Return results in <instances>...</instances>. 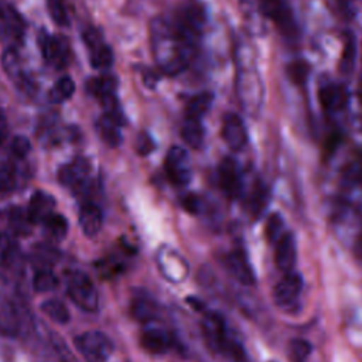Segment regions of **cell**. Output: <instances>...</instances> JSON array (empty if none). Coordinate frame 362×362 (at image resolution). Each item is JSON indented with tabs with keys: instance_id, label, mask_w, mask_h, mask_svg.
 <instances>
[{
	"instance_id": "obj_1",
	"label": "cell",
	"mask_w": 362,
	"mask_h": 362,
	"mask_svg": "<svg viewBox=\"0 0 362 362\" xmlns=\"http://www.w3.org/2000/svg\"><path fill=\"white\" fill-rule=\"evenodd\" d=\"M151 49L158 68L167 75L184 71L195 51V45L188 42L167 18L157 17L150 27Z\"/></svg>"
},
{
	"instance_id": "obj_34",
	"label": "cell",
	"mask_w": 362,
	"mask_h": 362,
	"mask_svg": "<svg viewBox=\"0 0 362 362\" xmlns=\"http://www.w3.org/2000/svg\"><path fill=\"white\" fill-rule=\"evenodd\" d=\"M355 57H356V45L354 37H348L344 44V51L339 61V69L345 74H349L354 69L355 65Z\"/></svg>"
},
{
	"instance_id": "obj_45",
	"label": "cell",
	"mask_w": 362,
	"mask_h": 362,
	"mask_svg": "<svg viewBox=\"0 0 362 362\" xmlns=\"http://www.w3.org/2000/svg\"><path fill=\"white\" fill-rule=\"evenodd\" d=\"M136 148L140 154H147L153 148V141L147 134H140L136 143Z\"/></svg>"
},
{
	"instance_id": "obj_25",
	"label": "cell",
	"mask_w": 362,
	"mask_h": 362,
	"mask_svg": "<svg viewBox=\"0 0 362 362\" xmlns=\"http://www.w3.org/2000/svg\"><path fill=\"white\" fill-rule=\"evenodd\" d=\"M181 136L182 140L192 148L201 147L204 141V127L201 123V119L187 117L184 120V124L181 127Z\"/></svg>"
},
{
	"instance_id": "obj_17",
	"label": "cell",
	"mask_w": 362,
	"mask_h": 362,
	"mask_svg": "<svg viewBox=\"0 0 362 362\" xmlns=\"http://www.w3.org/2000/svg\"><path fill=\"white\" fill-rule=\"evenodd\" d=\"M24 33L21 16L11 7L0 3V38L20 40Z\"/></svg>"
},
{
	"instance_id": "obj_30",
	"label": "cell",
	"mask_w": 362,
	"mask_h": 362,
	"mask_svg": "<svg viewBox=\"0 0 362 362\" xmlns=\"http://www.w3.org/2000/svg\"><path fill=\"white\" fill-rule=\"evenodd\" d=\"M119 126L115 120H112L109 116L103 115L99 122H98V130H99V134L100 137L109 144V146H117L122 140V136H120V130H119Z\"/></svg>"
},
{
	"instance_id": "obj_2",
	"label": "cell",
	"mask_w": 362,
	"mask_h": 362,
	"mask_svg": "<svg viewBox=\"0 0 362 362\" xmlns=\"http://www.w3.org/2000/svg\"><path fill=\"white\" fill-rule=\"evenodd\" d=\"M236 64V96L242 107L247 112H256L264 96V86L257 69L253 52L247 42H239L235 49Z\"/></svg>"
},
{
	"instance_id": "obj_16",
	"label": "cell",
	"mask_w": 362,
	"mask_h": 362,
	"mask_svg": "<svg viewBox=\"0 0 362 362\" xmlns=\"http://www.w3.org/2000/svg\"><path fill=\"white\" fill-rule=\"evenodd\" d=\"M57 206V202L54 197L44 191H37L33 194L27 215L31 223H42L48 216L54 214V209Z\"/></svg>"
},
{
	"instance_id": "obj_32",
	"label": "cell",
	"mask_w": 362,
	"mask_h": 362,
	"mask_svg": "<svg viewBox=\"0 0 362 362\" xmlns=\"http://www.w3.org/2000/svg\"><path fill=\"white\" fill-rule=\"evenodd\" d=\"M57 284H58V279L51 269H38L34 276V280H33L34 288L40 293L49 291V290L55 288Z\"/></svg>"
},
{
	"instance_id": "obj_10",
	"label": "cell",
	"mask_w": 362,
	"mask_h": 362,
	"mask_svg": "<svg viewBox=\"0 0 362 362\" xmlns=\"http://www.w3.org/2000/svg\"><path fill=\"white\" fill-rule=\"evenodd\" d=\"M83 41L89 49V61L93 68H109L113 64V52L107 44L103 42L102 35L95 28H86L83 31Z\"/></svg>"
},
{
	"instance_id": "obj_40",
	"label": "cell",
	"mask_w": 362,
	"mask_h": 362,
	"mask_svg": "<svg viewBox=\"0 0 362 362\" xmlns=\"http://www.w3.org/2000/svg\"><path fill=\"white\" fill-rule=\"evenodd\" d=\"M287 74L293 82L303 83L308 76V65L304 61L291 62L287 68Z\"/></svg>"
},
{
	"instance_id": "obj_42",
	"label": "cell",
	"mask_w": 362,
	"mask_h": 362,
	"mask_svg": "<svg viewBox=\"0 0 362 362\" xmlns=\"http://www.w3.org/2000/svg\"><path fill=\"white\" fill-rule=\"evenodd\" d=\"M16 185V174L11 167H0V191H10Z\"/></svg>"
},
{
	"instance_id": "obj_20",
	"label": "cell",
	"mask_w": 362,
	"mask_h": 362,
	"mask_svg": "<svg viewBox=\"0 0 362 362\" xmlns=\"http://www.w3.org/2000/svg\"><path fill=\"white\" fill-rule=\"evenodd\" d=\"M141 346L150 354H164L173 346V339L168 332L160 328H150L141 334Z\"/></svg>"
},
{
	"instance_id": "obj_46",
	"label": "cell",
	"mask_w": 362,
	"mask_h": 362,
	"mask_svg": "<svg viewBox=\"0 0 362 362\" xmlns=\"http://www.w3.org/2000/svg\"><path fill=\"white\" fill-rule=\"evenodd\" d=\"M185 198H187V197H185ZM185 208H187L188 211L197 209V198H194V197H188V198L185 199Z\"/></svg>"
},
{
	"instance_id": "obj_12",
	"label": "cell",
	"mask_w": 362,
	"mask_h": 362,
	"mask_svg": "<svg viewBox=\"0 0 362 362\" xmlns=\"http://www.w3.org/2000/svg\"><path fill=\"white\" fill-rule=\"evenodd\" d=\"M90 165L86 158L78 157L74 161L62 165L58 171V180L65 187L74 189H82L88 184Z\"/></svg>"
},
{
	"instance_id": "obj_4",
	"label": "cell",
	"mask_w": 362,
	"mask_h": 362,
	"mask_svg": "<svg viewBox=\"0 0 362 362\" xmlns=\"http://www.w3.org/2000/svg\"><path fill=\"white\" fill-rule=\"evenodd\" d=\"M75 345L86 362H106L113 352L112 339L100 331H86L75 338Z\"/></svg>"
},
{
	"instance_id": "obj_19",
	"label": "cell",
	"mask_w": 362,
	"mask_h": 362,
	"mask_svg": "<svg viewBox=\"0 0 362 362\" xmlns=\"http://www.w3.org/2000/svg\"><path fill=\"white\" fill-rule=\"evenodd\" d=\"M202 331H204V335H205L208 344L212 348H215L216 351H219L221 345L223 344L225 338L228 337L222 317L215 313L206 314V317L202 321Z\"/></svg>"
},
{
	"instance_id": "obj_24",
	"label": "cell",
	"mask_w": 362,
	"mask_h": 362,
	"mask_svg": "<svg viewBox=\"0 0 362 362\" xmlns=\"http://www.w3.org/2000/svg\"><path fill=\"white\" fill-rule=\"evenodd\" d=\"M116 88H117V81L113 75H102L98 78H90L86 83L88 92L99 98L100 100L115 96Z\"/></svg>"
},
{
	"instance_id": "obj_7",
	"label": "cell",
	"mask_w": 362,
	"mask_h": 362,
	"mask_svg": "<svg viewBox=\"0 0 362 362\" xmlns=\"http://www.w3.org/2000/svg\"><path fill=\"white\" fill-rule=\"evenodd\" d=\"M165 173L170 181L175 185H185L191 181L192 168H191V160L185 148L180 146H173L164 161Z\"/></svg>"
},
{
	"instance_id": "obj_47",
	"label": "cell",
	"mask_w": 362,
	"mask_h": 362,
	"mask_svg": "<svg viewBox=\"0 0 362 362\" xmlns=\"http://www.w3.org/2000/svg\"><path fill=\"white\" fill-rule=\"evenodd\" d=\"M356 253L362 259V233H361V236L358 238V242H356Z\"/></svg>"
},
{
	"instance_id": "obj_22",
	"label": "cell",
	"mask_w": 362,
	"mask_h": 362,
	"mask_svg": "<svg viewBox=\"0 0 362 362\" xmlns=\"http://www.w3.org/2000/svg\"><path fill=\"white\" fill-rule=\"evenodd\" d=\"M79 223L85 235L95 236L102 226V211L95 202H83L79 209Z\"/></svg>"
},
{
	"instance_id": "obj_26",
	"label": "cell",
	"mask_w": 362,
	"mask_h": 362,
	"mask_svg": "<svg viewBox=\"0 0 362 362\" xmlns=\"http://www.w3.org/2000/svg\"><path fill=\"white\" fill-rule=\"evenodd\" d=\"M130 313L137 321L148 322L157 315V304L146 296H139L133 298L130 305Z\"/></svg>"
},
{
	"instance_id": "obj_33",
	"label": "cell",
	"mask_w": 362,
	"mask_h": 362,
	"mask_svg": "<svg viewBox=\"0 0 362 362\" xmlns=\"http://www.w3.org/2000/svg\"><path fill=\"white\" fill-rule=\"evenodd\" d=\"M33 223L30 222L28 219V215L27 212L24 214L20 208H13L10 212H8V226L11 228L13 233H28L30 230V226Z\"/></svg>"
},
{
	"instance_id": "obj_21",
	"label": "cell",
	"mask_w": 362,
	"mask_h": 362,
	"mask_svg": "<svg viewBox=\"0 0 362 362\" xmlns=\"http://www.w3.org/2000/svg\"><path fill=\"white\" fill-rule=\"evenodd\" d=\"M318 98H320L321 106L327 112H337L346 105L348 95L344 86L337 83H328L320 89Z\"/></svg>"
},
{
	"instance_id": "obj_14",
	"label": "cell",
	"mask_w": 362,
	"mask_h": 362,
	"mask_svg": "<svg viewBox=\"0 0 362 362\" xmlns=\"http://www.w3.org/2000/svg\"><path fill=\"white\" fill-rule=\"evenodd\" d=\"M222 139L230 150H240L247 141L246 127L242 119L235 113H226L222 120Z\"/></svg>"
},
{
	"instance_id": "obj_5",
	"label": "cell",
	"mask_w": 362,
	"mask_h": 362,
	"mask_svg": "<svg viewBox=\"0 0 362 362\" xmlns=\"http://www.w3.org/2000/svg\"><path fill=\"white\" fill-rule=\"evenodd\" d=\"M20 328V314L8 280L0 273V331L13 335Z\"/></svg>"
},
{
	"instance_id": "obj_39",
	"label": "cell",
	"mask_w": 362,
	"mask_h": 362,
	"mask_svg": "<svg viewBox=\"0 0 362 362\" xmlns=\"http://www.w3.org/2000/svg\"><path fill=\"white\" fill-rule=\"evenodd\" d=\"M290 352L294 362H304L311 352V345L304 339H293L290 342Z\"/></svg>"
},
{
	"instance_id": "obj_27",
	"label": "cell",
	"mask_w": 362,
	"mask_h": 362,
	"mask_svg": "<svg viewBox=\"0 0 362 362\" xmlns=\"http://www.w3.org/2000/svg\"><path fill=\"white\" fill-rule=\"evenodd\" d=\"M212 93L209 92H201L195 96H192L188 100L187 105V117H194V119H202V116L209 110L211 105H212Z\"/></svg>"
},
{
	"instance_id": "obj_29",
	"label": "cell",
	"mask_w": 362,
	"mask_h": 362,
	"mask_svg": "<svg viewBox=\"0 0 362 362\" xmlns=\"http://www.w3.org/2000/svg\"><path fill=\"white\" fill-rule=\"evenodd\" d=\"M44 230L47 233V236L55 242L64 239L66 236V232H68V222L66 219L59 215V214H52L51 216H48L44 222Z\"/></svg>"
},
{
	"instance_id": "obj_43",
	"label": "cell",
	"mask_w": 362,
	"mask_h": 362,
	"mask_svg": "<svg viewBox=\"0 0 362 362\" xmlns=\"http://www.w3.org/2000/svg\"><path fill=\"white\" fill-rule=\"evenodd\" d=\"M346 177L354 182H362V154L348 165Z\"/></svg>"
},
{
	"instance_id": "obj_41",
	"label": "cell",
	"mask_w": 362,
	"mask_h": 362,
	"mask_svg": "<svg viewBox=\"0 0 362 362\" xmlns=\"http://www.w3.org/2000/svg\"><path fill=\"white\" fill-rule=\"evenodd\" d=\"M10 150L13 153L14 157L17 158H24L30 150H31V144H30V140L24 136H16L11 141V146H10Z\"/></svg>"
},
{
	"instance_id": "obj_35",
	"label": "cell",
	"mask_w": 362,
	"mask_h": 362,
	"mask_svg": "<svg viewBox=\"0 0 362 362\" xmlns=\"http://www.w3.org/2000/svg\"><path fill=\"white\" fill-rule=\"evenodd\" d=\"M219 352L225 354L233 362H243L245 361V349L235 338L226 337L223 344L221 345Z\"/></svg>"
},
{
	"instance_id": "obj_11",
	"label": "cell",
	"mask_w": 362,
	"mask_h": 362,
	"mask_svg": "<svg viewBox=\"0 0 362 362\" xmlns=\"http://www.w3.org/2000/svg\"><path fill=\"white\" fill-rule=\"evenodd\" d=\"M219 184L225 195L235 199L242 192V177L236 161L232 157H225L218 167Z\"/></svg>"
},
{
	"instance_id": "obj_23",
	"label": "cell",
	"mask_w": 362,
	"mask_h": 362,
	"mask_svg": "<svg viewBox=\"0 0 362 362\" xmlns=\"http://www.w3.org/2000/svg\"><path fill=\"white\" fill-rule=\"evenodd\" d=\"M20 250L10 235L0 236V273L13 272L17 269Z\"/></svg>"
},
{
	"instance_id": "obj_48",
	"label": "cell",
	"mask_w": 362,
	"mask_h": 362,
	"mask_svg": "<svg viewBox=\"0 0 362 362\" xmlns=\"http://www.w3.org/2000/svg\"><path fill=\"white\" fill-rule=\"evenodd\" d=\"M1 140H3V127L0 124V143H1Z\"/></svg>"
},
{
	"instance_id": "obj_18",
	"label": "cell",
	"mask_w": 362,
	"mask_h": 362,
	"mask_svg": "<svg viewBox=\"0 0 362 362\" xmlns=\"http://www.w3.org/2000/svg\"><path fill=\"white\" fill-rule=\"evenodd\" d=\"M228 267L232 276L243 286L255 284V272L250 266V262L245 252L233 250L228 256Z\"/></svg>"
},
{
	"instance_id": "obj_15",
	"label": "cell",
	"mask_w": 362,
	"mask_h": 362,
	"mask_svg": "<svg viewBox=\"0 0 362 362\" xmlns=\"http://www.w3.org/2000/svg\"><path fill=\"white\" fill-rule=\"evenodd\" d=\"M274 259L281 272L288 273L293 270L297 260V240L291 232H287L279 238Z\"/></svg>"
},
{
	"instance_id": "obj_31",
	"label": "cell",
	"mask_w": 362,
	"mask_h": 362,
	"mask_svg": "<svg viewBox=\"0 0 362 362\" xmlns=\"http://www.w3.org/2000/svg\"><path fill=\"white\" fill-rule=\"evenodd\" d=\"M41 310L45 315H48L51 320L59 324H65L69 321V311L65 307V304L59 300L49 298L45 303L41 304Z\"/></svg>"
},
{
	"instance_id": "obj_44",
	"label": "cell",
	"mask_w": 362,
	"mask_h": 362,
	"mask_svg": "<svg viewBox=\"0 0 362 362\" xmlns=\"http://www.w3.org/2000/svg\"><path fill=\"white\" fill-rule=\"evenodd\" d=\"M264 197H266V189H264V187L263 185H259L256 189H255V192H253V195H252V211L253 212H256V214H259L260 211H262V208H263V205H264Z\"/></svg>"
},
{
	"instance_id": "obj_6",
	"label": "cell",
	"mask_w": 362,
	"mask_h": 362,
	"mask_svg": "<svg viewBox=\"0 0 362 362\" xmlns=\"http://www.w3.org/2000/svg\"><path fill=\"white\" fill-rule=\"evenodd\" d=\"M259 10L263 16L270 18L284 35H296L297 25L286 0H259Z\"/></svg>"
},
{
	"instance_id": "obj_36",
	"label": "cell",
	"mask_w": 362,
	"mask_h": 362,
	"mask_svg": "<svg viewBox=\"0 0 362 362\" xmlns=\"http://www.w3.org/2000/svg\"><path fill=\"white\" fill-rule=\"evenodd\" d=\"M47 8L51 16V18L58 24V25H68L69 24V17L66 13V8L62 3V0H47Z\"/></svg>"
},
{
	"instance_id": "obj_38",
	"label": "cell",
	"mask_w": 362,
	"mask_h": 362,
	"mask_svg": "<svg viewBox=\"0 0 362 362\" xmlns=\"http://www.w3.org/2000/svg\"><path fill=\"white\" fill-rule=\"evenodd\" d=\"M55 250L48 246H38L33 253V259L40 263V269H51L49 266L55 260Z\"/></svg>"
},
{
	"instance_id": "obj_28",
	"label": "cell",
	"mask_w": 362,
	"mask_h": 362,
	"mask_svg": "<svg viewBox=\"0 0 362 362\" xmlns=\"http://www.w3.org/2000/svg\"><path fill=\"white\" fill-rule=\"evenodd\" d=\"M75 92V83L71 76L59 78L48 92V99L52 103H62L69 99Z\"/></svg>"
},
{
	"instance_id": "obj_8",
	"label": "cell",
	"mask_w": 362,
	"mask_h": 362,
	"mask_svg": "<svg viewBox=\"0 0 362 362\" xmlns=\"http://www.w3.org/2000/svg\"><path fill=\"white\" fill-rule=\"evenodd\" d=\"M303 290V277L293 270L274 286L273 300L274 304L281 308H290L300 297Z\"/></svg>"
},
{
	"instance_id": "obj_13",
	"label": "cell",
	"mask_w": 362,
	"mask_h": 362,
	"mask_svg": "<svg viewBox=\"0 0 362 362\" xmlns=\"http://www.w3.org/2000/svg\"><path fill=\"white\" fill-rule=\"evenodd\" d=\"M1 64L6 71V74L10 76V79L21 89V92L33 95L34 90V83L33 81L25 75L18 54L14 48H7L3 55H1Z\"/></svg>"
},
{
	"instance_id": "obj_9",
	"label": "cell",
	"mask_w": 362,
	"mask_h": 362,
	"mask_svg": "<svg viewBox=\"0 0 362 362\" xmlns=\"http://www.w3.org/2000/svg\"><path fill=\"white\" fill-rule=\"evenodd\" d=\"M40 48L44 59L54 68H64L69 59V47L65 38L54 37L47 33L40 35Z\"/></svg>"
},
{
	"instance_id": "obj_37",
	"label": "cell",
	"mask_w": 362,
	"mask_h": 362,
	"mask_svg": "<svg viewBox=\"0 0 362 362\" xmlns=\"http://www.w3.org/2000/svg\"><path fill=\"white\" fill-rule=\"evenodd\" d=\"M283 230V218L280 214H272L266 223V236L270 242H277Z\"/></svg>"
},
{
	"instance_id": "obj_3",
	"label": "cell",
	"mask_w": 362,
	"mask_h": 362,
	"mask_svg": "<svg viewBox=\"0 0 362 362\" xmlns=\"http://www.w3.org/2000/svg\"><path fill=\"white\" fill-rule=\"evenodd\" d=\"M66 291L71 300L88 313L98 310L99 297L93 281L79 270H71L66 273Z\"/></svg>"
}]
</instances>
